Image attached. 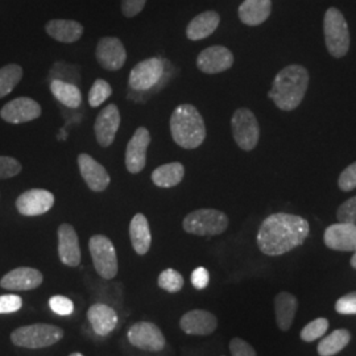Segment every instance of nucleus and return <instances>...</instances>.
I'll use <instances>...</instances> for the list:
<instances>
[{"mask_svg": "<svg viewBox=\"0 0 356 356\" xmlns=\"http://www.w3.org/2000/svg\"><path fill=\"white\" fill-rule=\"evenodd\" d=\"M310 232L302 216L277 213L264 219L257 232V245L263 254L279 256L304 244Z\"/></svg>", "mask_w": 356, "mask_h": 356, "instance_id": "nucleus-1", "label": "nucleus"}, {"mask_svg": "<svg viewBox=\"0 0 356 356\" xmlns=\"http://www.w3.org/2000/svg\"><path fill=\"white\" fill-rule=\"evenodd\" d=\"M309 73L301 65H289L277 73L268 97L282 111H293L304 101Z\"/></svg>", "mask_w": 356, "mask_h": 356, "instance_id": "nucleus-2", "label": "nucleus"}, {"mask_svg": "<svg viewBox=\"0 0 356 356\" xmlns=\"http://www.w3.org/2000/svg\"><path fill=\"white\" fill-rule=\"evenodd\" d=\"M170 134L181 148H198L206 139L202 115L191 104H179L170 116Z\"/></svg>", "mask_w": 356, "mask_h": 356, "instance_id": "nucleus-3", "label": "nucleus"}, {"mask_svg": "<svg viewBox=\"0 0 356 356\" xmlns=\"http://www.w3.org/2000/svg\"><path fill=\"white\" fill-rule=\"evenodd\" d=\"M326 48L334 58H342L350 49V31L343 13L330 7L323 17Z\"/></svg>", "mask_w": 356, "mask_h": 356, "instance_id": "nucleus-4", "label": "nucleus"}, {"mask_svg": "<svg viewBox=\"0 0 356 356\" xmlns=\"http://www.w3.org/2000/svg\"><path fill=\"white\" fill-rule=\"evenodd\" d=\"M64 330L58 326L48 323H35L19 327L13 331L11 341L17 347H24L31 350L51 347L61 341Z\"/></svg>", "mask_w": 356, "mask_h": 356, "instance_id": "nucleus-5", "label": "nucleus"}, {"mask_svg": "<svg viewBox=\"0 0 356 356\" xmlns=\"http://www.w3.org/2000/svg\"><path fill=\"white\" fill-rule=\"evenodd\" d=\"M184 229L197 236H216L223 234L229 227V218L214 209H200L185 216Z\"/></svg>", "mask_w": 356, "mask_h": 356, "instance_id": "nucleus-6", "label": "nucleus"}, {"mask_svg": "<svg viewBox=\"0 0 356 356\" xmlns=\"http://www.w3.org/2000/svg\"><path fill=\"white\" fill-rule=\"evenodd\" d=\"M89 250L97 273L104 280H113L119 269L113 242L104 235H94L90 238Z\"/></svg>", "mask_w": 356, "mask_h": 356, "instance_id": "nucleus-7", "label": "nucleus"}, {"mask_svg": "<svg viewBox=\"0 0 356 356\" xmlns=\"http://www.w3.org/2000/svg\"><path fill=\"white\" fill-rule=\"evenodd\" d=\"M235 143L243 151H252L260 139V127L254 113L248 108L236 110L231 119Z\"/></svg>", "mask_w": 356, "mask_h": 356, "instance_id": "nucleus-8", "label": "nucleus"}, {"mask_svg": "<svg viewBox=\"0 0 356 356\" xmlns=\"http://www.w3.org/2000/svg\"><path fill=\"white\" fill-rule=\"evenodd\" d=\"M164 74L165 61L157 57H152L141 61L131 70L128 85L135 91H148L156 88L163 81Z\"/></svg>", "mask_w": 356, "mask_h": 356, "instance_id": "nucleus-9", "label": "nucleus"}, {"mask_svg": "<svg viewBox=\"0 0 356 356\" xmlns=\"http://www.w3.org/2000/svg\"><path fill=\"white\" fill-rule=\"evenodd\" d=\"M128 341L136 348L149 353H159L165 347L163 331L151 322H136L128 330Z\"/></svg>", "mask_w": 356, "mask_h": 356, "instance_id": "nucleus-10", "label": "nucleus"}, {"mask_svg": "<svg viewBox=\"0 0 356 356\" xmlns=\"http://www.w3.org/2000/svg\"><path fill=\"white\" fill-rule=\"evenodd\" d=\"M151 144V134L145 127H139L131 140L128 141L126 151V166L132 175H138L145 168L147 151Z\"/></svg>", "mask_w": 356, "mask_h": 356, "instance_id": "nucleus-11", "label": "nucleus"}, {"mask_svg": "<svg viewBox=\"0 0 356 356\" xmlns=\"http://www.w3.org/2000/svg\"><path fill=\"white\" fill-rule=\"evenodd\" d=\"M95 56L98 64L101 65L103 69L111 72L122 69L127 60L126 48L118 38H101L97 45Z\"/></svg>", "mask_w": 356, "mask_h": 356, "instance_id": "nucleus-12", "label": "nucleus"}, {"mask_svg": "<svg viewBox=\"0 0 356 356\" xmlns=\"http://www.w3.org/2000/svg\"><path fill=\"white\" fill-rule=\"evenodd\" d=\"M54 204V195L44 189H31L16 200L17 211L24 216H38L48 213Z\"/></svg>", "mask_w": 356, "mask_h": 356, "instance_id": "nucleus-13", "label": "nucleus"}, {"mask_svg": "<svg viewBox=\"0 0 356 356\" xmlns=\"http://www.w3.org/2000/svg\"><path fill=\"white\" fill-rule=\"evenodd\" d=\"M234 65V54L222 45L206 48L197 58L198 69L206 74H218L229 70Z\"/></svg>", "mask_w": 356, "mask_h": 356, "instance_id": "nucleus-14", "label": "nucleus"}, {"mask_svg": "<svg viewBox=\"0 0 356 356\" xmlns=\"http://www.w3.org/2000/svg\"><path fill=\"white\" fill-rule=\"evenodd\" d=\"M41 115V106L32 98H16L11 102L7 103L1 111L0 116L4 122L11 124H20L38 119Z\"/></svg>", "mask_w": 356, "mask_h": 356, "instance_id": "nucleus-15", "label": "nucleus"}, {"mask_svg": "<svg viewBox=\"0 0 356 356\" xmlns=\"http://www.w3.org/2000/svg\"><path fill=\"white\" fill-rule=\"evenodd\" d=\"M120 127V113L115 104H108L98 114L94 124L95 138L98 144L107 148L115 140L116 132Z\"/></svg>", "mask_w": 356, "mask_h": 356, "instance_id": "nucleus-16", "label": "nucleus"}, {"mask_svg": "<svg viewBox=\"0 0 356 356\" xmlns=\"http://www.w3.org/2000/svg\"><path fill=\"white\" fill-rule=\"evenodd\" d=\"M44 280L42 273L35 268L20 267L8 272L1 280L0 286L6 291L22 292L36 289Z\"/></svg>", "mask_w": 356, "mask_h": 356, "instance_id": "nucleus-17", "label": "nucleus"}, {"mask_svg": "<svg viewBox=\"0 0 356 356\" xmlns=\"http://www.w3.org/2000/svg\"><path fill=\"white\" fill-rule=\"evenodd\" d=\"M325 244L334 250L342 252L356 251V225L354 223H335L329 226L323 235Z\"/></svg>", "mask_w": 356, "mask_h": 356, "instance_id": "nucleus-18", "label": "nucleus"}, {"mask_svg": "<svg viewBox=\"0 0 356 356\" xmlns=\"http://www.w3.org/2000/svg\"><path fill=\"white\" fill-rule=\"evenodd\" d=\"M78 168L90 191H103L108 188L111 181L110 175L107 173L104 166L101 165L88 153H81L78 156Z\"/></svg>", "mask_w": 356, "mask_h": 356, "instance_id": "nucleus-19", "label": "nucleus"}, {"mask_svg": "<svg viewBox=\"0 0 356 356\" xmlns=\"http://www.w3.org/2000/svg\"><path fill=\"white\" fill-rule=\"evenodd\" d=\"M57 236L61 261L67 267H78L81 263V248L74 227L69 223H63L57 229Z\"/></svg>", "mask_w": 356, "mask_h": 356, "instance_id": "nucleus-20", "label": "nucleus"}, {"mask_svg": "<svg viewBox=\"0 0 356 356\" xmlns=\"http://www.w3.org/2000/svg\"><path fill=\"white\" fill-rule=\"evenodd\" d=\"M218 319L206 310H191L182 316L179 327L189 335H209L216 330Z\"/></svg>", "mask_w": 356, "mask_h": 356, "instance_id": "nucleus-21", "label": "nucleus"}, {"mask_svg": "<svg viewBox=\"0 0 356 356\" xmlns=\"http://www.w3.org/2000/svg\"><path fill=\"white\" fill-rule=\"evenodd\" d=\"M88 319L94 332L99 337H106L115 330L118 325V314L111 306L94 304L88 310Z\"/></svg>", "mask_w": 356, "mask_h": 356, "instance_id": "nucleus-22", "label": "nucleus"}, {"mask_svg": "<svg viewBox=\"0 0 356 356\" xmlns=\"http://www.w3.org/2000/svg\"><path fill=\"white\" fill-rule=\"evenodd\" d=\"M272 13V0H244L239 7V19L243 24L257 26L263 24Z\"/></svg>", "mask_w": 356, "mask_h": 356, "instance_id": "nucleus-23", "label": "nucleus"}, {"mask_svg": "<svg viewBox=\"0 0 356 356\" xmlns=\"http://www.w3.org/2000/svg\"><path fill=\"white\" fill-rule=\"evenodd\" d=\"M220 23V16L216 11H206L197 15L186 28V36L191 41H198L211 36Z\"/></svg>", "mask_w": 356, "mask_h": 356, "instance_id": "nucleus-24", "label": "nucleus"}, {"mask_svg": "<svg viewBox=\"0 0 356 356\" xmlns=\"http://www.w3.org/2000/svg\"><path fill=\"white\" fill-rule=\"evenodd\" d=\"M129 238L138 254H145L152 244V234L148 219L144 214H136L129 223Z\"/></svg>", "mask_w": 356, "mask_h": 356, "instance_id": "nucleus-25", "label": "nucleus"}, {"mask_svg": "<svg viewBox=\"0 0 356 356\" xmlns=\"http://www.w3.org/2000/svg\"><path fill=\"white\" fill-rule=\"evenodd\" d=\"M47 33L56 41L72 44L76 42L83 35V26L74 20H51L45 26Z\"/></svg>", "mask_w": 356, "mask_h": 356, "instance_id": "nucleus-26", "label": "nucleus"}, {"mask_svg": "<svg viewBox=\"0 0 356 356\" xmlns=\"http://www.w3.org/2000/svg\"><path fill=\"white\" fill-rule=\"evenodd\" d=\"M276 321L281 331H288L292 326L297 312V298L288 292H280L275 298Z\"/></svg>", "mask_w": 356, "mask_h": 356, "instance_id": "nucleus-27", "label": "nucleus"}, {"mask_svg": "<svg viewBox=\"0 0 356 356\" xmlns=\"http://www.w3.org/2000/svg\"><path fill=\"white\" fill-rule=\"evenodd\" d=\"M51 91L58 102L69 108H78L82 104L81 90L73 82L53 79L51 82Z\"/></svg>", "mask_w": 356, "mask_h": 356, "instance_id": "nucleus-28", "label": "nucleus"}, {"mask_svg": "<svg viewBox=\"0 0 356 356\" xmlns=\"http://www.w3.org/2000/svg\"><path fill=\"white\" fill-rule=\"evenodd\" d=\"M185 176V168L181 163H169L164 165L159 166L153 170V184L159 188H173L184 179Z\"/></svg>", "mask_w": 356, "mask_h": 356, "instance_id": "nucleus-29", "label": "nucleus"}, {"mask_svg": "<svg viewBox=\"0 0 356 356\" xmlns=\"http://www.w3.org/2000/svg\"><path fill=\"white\" fill-rule=\"evenodd\" d=\"M350 332L344 329L332 331L330 335L323 338L318 344V354L321 356H332L342 351L350 342Z\"/></svg>", "mask_w": 356, "mask_h": 356, "instance_id": "nucleus-30", "label": "nucleus"}, {"mask_svg": "<svg viewBox=\"0 0 356 356\" xmlns=\"http://www.w3.org/2000/svg\"><path fill=\"white\" fill-rule=\"evenodd\" d=\"M23 78V69L19 65H6L0 69V98L11 94Z\"/></svg>", "mask_w": 356, "mask_h": 356, "instance_id": "nucleus-31", "label": "nucleus"}, {"mask_svg": "<svg viewBox=\"0 0 356 356\" xmlns=\"http://www.w3.org/2000/svg\"><path fill=\"white\" fill-rule=\"evenodd\" d=\"M113 95L111 85L104 79H95L89 92V103L91 107H99Z\"/></svg>", "mask_w": 356, "mask_h": 356, "instance_id": "nucleus-32", "label": "nucleus"}, {"mask_svg": "<svg viewBox=\"0 0 356 356\" xmlns=\"http://www.w3.org/2000/svg\"><path fill=\"white\" fill-rule=\"evenodd\" d=\"M157 284L165 292L177 293L184 286V277L176 269H165L160 273Z\"/></svg>", "mask_w": 356, "mask_h": 356, "instance_id": "nucleus-33", "label": "nucleus"}, {"mask_svg": "<svg viewBox=\"0 0 356 356\" xmlns=\"http://www.w3.org/2000/svg\"><path fill=\"white\" fill-rule=\"evenodd\" d=\"M329 329V321L326 318H317L307 323L301 331V339L305 342H314L316 339L325 335Z\"/></svg>", "mask_w": 356, "mask_h": 356, "instance_id": "nucleus-34", "label": "nucleus"}, {"mask_svg": "<svg viewBox=\"0 0 356 356\" xmlns=\"http://www.w3.org/2000/svg\"><path fill=\"white\" fill-rule=\"evenodd\" d=\"M22 172V164L13 157L0 156V179L17 176Z\"/></svg>", "mask_w": 356, "mask_h": 356, "instance_id": "nucleus-35", "label": "nucleus"}, {"mask_svg": "<svg viewBox=\"0 0 356 356\" xmlns=\"http://www.w3.org/2000/svg\"><path fill=\"white\" fill-rule=\"evenodd\" d=\"M49 307L58 316H70L74 312V304L64 296H53L49 300Z\"/></svg>", "mask_w": 356, "mask_h": 356, "instance_id": "nucleus-36", "label": "nucleus"}, {"mask_svg": "<svg viewBox=\"0 0 356 356\" xmlns=\"http://www.w3.org/2000/svg\"><path fill=\"white\" fill-rule=\"evenodd\" d=\"M337 216L339 222L356 225V195L339 206Z\"/></svg>", "mask_w": 356, "mask_h": 356, "instance_id": "nucleus-37", "label": "nucleus"}, {"mask_svg": "<svg viewBox=\"0 0 356 356\" xmlns=\"http://www.w3.org/2000/svg\"><path fill=\"white\" fill-rule=\"evenodd\" d=\"M23 306V300L17 294L0 296V314L16 313Z\"/></svg>", "mask_w": 356, "mask_h": 356, "instance_id": "nucleus-38", "label": "nucleus"}, {"mask_svg": "<svg viewBox=\"0 0 356 356\" xmlns=\"http://www.w3.org/2000/svg\"><path fill=\"white\" fill-rule=\"evenodd\" d=\"M338 185L341 191H351L356 189V163L347 166L343 172L341 173Z\"/></svg>", "mask_w": 356, "mask_h": 356, "instance_id": "nucleus-39", "label": "nucleus"}, {"mask_svg": "<svg viewBox=\"0 0 356 356\" xmlns=\"http://www.w3.org/2000/svg\"><path fill=\"white\" fill-rule=\"evenodd\" d=\"M335 310L339 314H356V292L341 297L335 304Z\"/></svg>", "mask_w": 356, "mask_h": 356, "instance_id": "nucleus-40", "label": "nucleus"}, {"mask_svg": "<svg viewBox=\"0 0 356 356\" xmlns=\"http://www.w3.org/2000/svg\"><path fill=\"white\" fill-rule=\"evenodd\" d=\"M229 351L232 356H257L254 347L241 338H234L229 342Z\"/></svg>", "mask_w": 356, "mask_h": 356, "instance_id": "nucleus-41", "label": "nucleus"}, {"mask_svg": "<svg viewBox=\"0 0 356 356\" xmlns=\"http://www.w3.org/2000/svg\"><path fill=\"white\" fill-rule=\"evenodd\" d=\"M147 0H122V13L126 17H135L144 10Z\"/></svg>", "mask_w": 356, "mask_h": 356, "instance_id": "nucleus-42", "label": "nucleus"}, {"mask_svg": "<svg viewBox=\"0 0 356 356\" xmlns=\"http://www.w3.org/2000/svg\"><path fill=\"white\" fill-rule=\"evenodd\" d=\"M209 280H210V276H209V272L206 268L200 267L193 270L191 284L195 289H198V291L204 289L209 285Z\"/></svg>", "mask_w": 356, "mask_h": 356, "instance_id": "nucleus-43", "label": "nucleus"}, {"mask_svg": "<svg viewBox=\"0 0 356 356\" xmlns=\"http://www.w3.org/2000/svg\"><path fill=\"white\" fill-rule=\"evenodd\" d=\"M351 267L355 268L356 269V251L354 252V256L351 257Z\"/></svg>", "mask_w": 356, "mask_h": 356, "instance_id": "nucleus-44", "label": "nucleus"}, {"mask_svg": "<svg viewBox=\"0 0 356 356\" xmlns=\"http://www.w3.org/2000/svg\"><path fill=\"white\" fill-rule=\"evenodd\" d=\"M69 356H83L82 354H79V353H73V354H70Z\"/></svg>", "mask_w": 356, "mask_h": 356, "instance_id": "nucleus-45", "label": "nucleus"}]
</instances>
